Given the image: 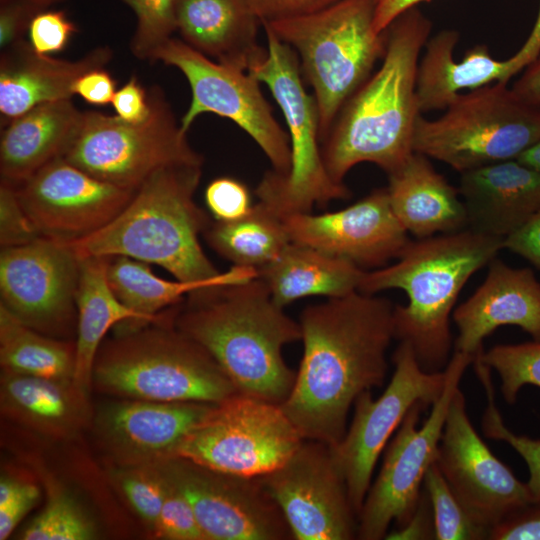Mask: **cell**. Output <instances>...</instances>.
<instances>
[{
    "mask_svg": "<svg viewBox=\"0 0 540 540\" xmlns=\"http://www.w3.org/2000/svg\"><path fill=\"white\" fill-rule=\"evenodd\" d=\"M435 462L469 515L489 530L532 503L526 483L516 478L474 429L459 387L450 400Z\"/></svg>",
    "mask_w": 540,
    "mask_h": 540,
    "instance_id": "cell-17",
    "label": "cell"
},
{
    "mask_svg": "<svg viewBox=\"0 0 540 540\" xmlns=\"http://www.w3.org/2000/svg\"><path fill=\"white\" fill-rule=\"evenodd\" d=\"M364 270L345 259L290 242L282 254L258 272L280 307L309 296L341 297L357 291Z\"/></svg>",
    "mask_w": 540,
    "mask_h": 540,
    "instance_id": "cell-30",
    "label": "cell"
},
{
    "mask_svg": "<svg viewBox=\"0 0 540 540\" xmlns=\"http://www.w3.org/2000/svg\"><path fill=\"white\" fill-rule=\"evenodd\" d=\"M467 229L505 238L540 210V173L517 159L460 173Z\"/></svg>",
    "mask_w": 540,
    "mask_h": 540,
    "instance_id": "cell-23",
    "label": "cell"
},
{
    "mask_svg": "<svg viewBox=\"0 0 540 540\" xmlns=\"http://www.w3.org/2000/svg\"><path fill=\"white\" fill-rule=\"evenodd\" d=\"M260 477L294 540L357 538V515L328 444L303 440L286 461Z\"/></svg>",
    "mask_w": 540,
    "mask_h": 540,
    "instance_id": "cell-16",
    "label": "cell"
},
{
    "mask_svg": "<svg viewBox=\"0 0 540 540\" xmlns=\"http://www.w3.org/2000/svg\"><path fill=\"white\" fill-rule=\"evenodd\" d=\"M517 160L540 173V139L525 150Z\"/></svg>",
    "mask_w": 540,
    "mask_h": 540,
    "instance_id": "cell-53",
    "label": "cell"
},
{
    "mask_svg": "<svg viewBox=\"0 0 540 540\" xmlns=\"http://www.w3.org/2000/svg\"><path fill=\"white\" fill-rule=\"evenodd\" d=\"M214 404L136 399L115 402L98 414L97 432L123 466L156 464L173 458L182 438Z\"/></svg>",
    "mask_w": 540,
    "mask_h": 540,
    "instance_id": "cell-21",
    "label": "cell"
},
{
    "mask_svg": "<svg viewBox=\"0 0 540 540\" xmlns=\"http://www.w3.org/2000/svg\"><path fill=\"white\" fill-rule=\"evenodd\" d=\"M255 276L251 268L232 265L207 281L166 280L155 275L148 263L126 256L110 257L107 264V280L112 291L146 325L157 322L162 310L177 305L193 291L244 282Z\"/></svg>",
    "mask_w": 540,
    "mask_h": 540,
    "instance_id": "cell-31",
    "label": "cell"
},
{
    "mask_svg": "<svg viewBox=\"0 0 540 540\" xmlns=\"http://www.w3.org/2000/svg\"><path fill=\"white\" fill-rule=\"evenodd\" d=\"M201 173L196 165L156 171L108 224L66 243L80 258L126 256L159 265L182 281L216 277L221 271L199 241L211 223L194 200Z\"/></svg>",
    "mask_w": 540,
    "mask_h": 540,
    "instance_id": "cell-5",
    "label": "cell"
},
{
    "mask_svg": "<svg viewBox=\"0 0 540 540\" xmlns=\"http://www.w3.org/2000/svg\"><path fill=\"white\" fill-rule=\"evenodd\" d=\"M423 488L428 494L437 540L489 539L490 530L473 520L456 498L436 462L428 468Z\"/></svg>",
    "mask_w": 540,
    "mask_h": 540,
    "instance_id": "cell-35",
    "label": "cell"
},
{
    "mask_svg": "<svg viewBox=\"0 0 540 540\" xmlns=\"http://www.w3.org/2000/svg\"><path fill=\"white\" fill-rule=\"evenodd\" d=\"M0 363L2 370L73 382L75 343L27 326L0 305Z\"/></svg>",
    "mask_w": 540,
    "mask_h": 540,
    "instance_id": "cell-33",
    "label": "cell"
},
{
    "mask_svg": "<svg viewBox=\"0 0 540 540\" xmlns=\"http://www.w3.org/2000/svg\"><path fill=\"white\" fill-rule=\"evenodd\" d=\"M116 480L133 510L155 531L167 486L161 463L124 466Z\"/></svg>",
    "mask_w": 540,
    "mask_h": 540,
    "instance_id": "cell-39",
    "label": "cell"
},
{
    "mask_svg": "<svg viewBox=\"0 0 540 540\" xmlns=\"http://www.w3.org/2000/svg\"><path fill=\"white\" fill-rule=\"evenodd\" d=\"M475 355L454 351L445 370L446 384L419 427L420 415L429 406L416 403L407 413L390 443L374 483L358 515L357 539H385L392 522L403 526L412 516L425 474L436 461L438 445L450 400Z\"/></svg>",
    "mask_w": 540,
    "mask_h": 540,
    "instance_id": "cell-11",
    "label": "cell"
},
{
    "mask_svg": "<svg viewBox=\"0 0 540 540\" xmlns=\"http://www.w3.org/2000/svg\"><path fill=\"white\" fill-rule=\"evenodd\" d=\"M160 463L167 477V486L155 534L170 540H207L187 496Z\"/></svg>",
    "mask_w": 540,
    "mask_h": 540,
    "instance_id": "cell-40",
    "label": "cell"
},
{
    "mask_svg": "<svg viewBox=\"0 0 540 540\" xmlns=\"http://www.w3.org/2000/svg\"><path fill=\"white\" fill-rule=\"evenodd\" d=\"M279 404L243 393L215 403L177 445L174 456L206 468L262 476L303 442Z\"/></svg>",
    "mask_w": 540,
    "mask_h": 540,
    "instance_id": "cell-12",
    "label": "cell"
},
{
    "mask_svg": "<svg viewBox=\"0 0 540 540\" xmlns=\"http://www.w3.org/2000/svg\"><path fill=\"white\" fill-rule=\"evenodd\" d=\"M480 358L498 373L500 390L508 404H514L525 385L540 388V341L502 344L480 350Z\"/></svg>",
    "mask_w": 540,
    "mask_h": 540,
    "instance_id": "cell-37",
    "label": "cell"
},
{
    "mask_svg": "<svg viewBox=\"0 0 540 540\" xmlns=\"http://www.w3.org/2000/svg\"><path fill=\"white\" fill-rule=\"evenodd\" d=\"M14 186L40 235L60 242L76 241L101 229L135 192L102 181L62 156Z\"/></svg>",
    "mask_w": 540,
    "mask_h": 540,
    "instance_id": "cell-19",
    "label": "cell"
},
{
    "mask_svg": "<svg viewBox=\"0 0 540 540\" xmlns=\"http://www.w3.org/2000/svg\"><path fill=\"white\" fill-rule=\"evenodd\" d=\"M40 498L39 488L25 482L19 493L6 505L0 507V539H7L24 516Z\"/></svg>",
    "mask_w": 540,
    "mask_h": 540,
    "instance_id": "cell-51",
    "label": "cell"
},
{
    "mask_svg": "<svg viewBox=\"0 0 540 540\" xmlns=\"http://www.w3.org/2000/svg\"><path fill=\"white\" fill-rule=\"evenodd\" d=\"M135 13L137 26L131 41L132 53L141 60H155L159 49L177 30V0H121Z\"/></svg>",
    "mask_w": 540,
    "mask_h": 540,
    "instance_id": "cell-38",
    "label": "cell"
},
{
    "mask_svg": "<svg viewBox=\"0 0 540 540\" xmlns=\"http://www.w3.org/2000/svg\"><path fill=\"white\" fill-rule=\"evenodd\" d=\"M459 334L454 351L475 355L497 328L514 325L540 341V282L530 268L494 258L483 283L452 313Z\"/></svg>",
    "mask_w": 540,
    "mask_h": 540,
    "instance_id": "cell-22",
    "label": "cell"
},
{
    "mask_svg": "<svg viewBox=\"0 0 540 540\" xmlns=\"http://www.w3.org/2000/svg\"><path fill=\"white\" fill-rule=\"evenodd\" d=\"M109 258H81L73 383L86 395L92 384L96 356L109 329L118 325L119 331L125 332L146 326L141 316L112 291L107 280Z\"/></svg>",
    "mask_w": 540,
    "mask_h": 540,
    "instance_id": "cell-28",
    "label": "cell"
},
{
    "mask_svg": "<svg viewBox=\"0 0 540 540\" xmlns=\"http://www.w3.org/2000/svg\"><path fill=\"white\" fill-rule=\"evenodd\" d=\"M267 55L250 69L271 91L283 113L290 141L291 165L285 174L266 173L255 193L259 202L280 217L310 213L313 206L347 199L351 191L335 182L324 165L319 133V116L313 95L301 78L296 52L262 24Z\"/></svg>",
    "mask_w": 540,
    "mask_h": 540,
    "instance_id": "cell-8",
    "label": "cell"
},
{
    "mask_svg": "<svg viewBox=\"0 0 540 540\" xmlns=\"http://www.w3.org/2000/svg\"><path fill=\"white\" fill-rule=\"evenodd\" d=\"M337 1L339 0H247L260 23L311 14Z\"/></svg>",
    "mask_w": 540,
    "mask_h": 540,
    "instance_id": "cell-46",
    "label": "cell"
},
{
    "mask_svg": "<svg viewBox=\"0 0 540 540\" xmlns=\"http://www.w3.org/2000/svg\"><path fill=\"white\" fill-rule=\"evenodd\" d=\"M27 31L31 47L47 55L63 50L77 27L63 11L42 10L32 18Z\"/></svg>",
    "mask_w": 540,
    "mask_h": 540,
    "instance_id": "cell-43",
    "label": "cell"
},
{
    "mask_svg": "<svg viewBox=\"0 0 540 540\" xmlns=\"http://www.w3.org/2000/svg\"><path fill=\"white\" fill-rule=\"evenodd\" d=\"M149 325L102 343L92 384L123 398L157 402L219 403L238 392L215 359L175 326L174 306Z\"/></svg>",
    "mask_w": 540,
    "mask_h": 540,
    "instance_id": "cell-6",
    "label": "cell"
},
{
    "mask_svg": "<svg viewBox=\"0 0 540 540\" xmlns=\"http://www.w3.org/2000/svg\"><path fill=\"white\" fill-rule=\"evenodd\" d=\"M376 0H339L311 14L264 22L297 54L313 90L320 140L386 49L374 26Z\"/></svg>",
    "mask_w": 540,
    "mask_h": 540,
    "instance_id": "cell-7",
    "label": "cell"
},
{
    "mask_svg": "<svg viewBox=\"0 0 540 540\" xmlns=\"http://www.w3.org/2000/svg\"><path fill=\"white\" fill-rule=\"evenodd\" d=\"M0 47L5 50L20 42L32 18L44 10L24 0L0 1Z\"/></svg>",
    "mask_w": 540,
    "mask_h": 540,
    "instance_id": "cell-44",
    "label": "cell"
},
{
    "mask_svg": "<svg viewBox=\"0 0 540 540\" xmlns=\"http://www.w3.org/2000/svg\"><path fill=\"white\" fill-rule=\"evenodd\" d=\"M474 360L475 372L487 396V406L482 417L483 434L486 438L508 443L523 458L529 471L526 485L532 503L540 502V439L515 434L505 425L495 403L491 368L482 362L479 355Z\"/></svg>",
    "mask_w": 540,
    "mask_h": 540,
    "instance_id": "cell-36",
    "label": "cell"
},
{
    "mask_svg": "<svg viewBox=\"0 0 540 540\" xmlns=\"http://www.w3.org/2000/svg\"><path fill=\"white\" fill-rule=\"evenodd\" d=\"M161 61L183 73L191 88V102L180 120L187 133L203 113L227 118L245 131L264 152L274 172L285 174L291 165L287 131L276 120L260 81L249 71L219 63L171 38L159 49Z\"/></svg>",
    "mask_w": 540,
    "mask_h": 540,
    "instance_id": "cell-14",
    "label": "cell"
},
{
    "mask_svg": "<svg viewBox=\"0 0 540 540\" xmlns=\"http://www.w3.org/2000/svg\"><path fill=\"white\" fill-rule=\"evenodd\" d=\"M491 540H540V502L514 512L491 528Z\"/></svg>",
    "mask_w": 540,
    "mask_h": 540,
    "instance_id": "cell-45",
    "label": "cell"
},
{
    "mask_svg": "<svg viewBox=\"0 0 540 540\" xmlns=\"http://www.w3.org/2000/svg\"><path fill=\"white\" fill-rule=\"evenodd\" d=\"M540 139V110L506 83L459 93L434 120L418 117L414 152L459 173L517 159Z\"/></svg>",
    "mask_w": 540,
    "mask_h": 540,
    "instance_id": "cell-9",
    "label": "cell"
},
{
    "mask_svg": "<svg viewBox=\"0 0 540 540\" xmlns=\"http://www.w3.org/2000/svg\"><path fill=\"white\" fill-rule=\"evenodd\" d=\"M42 237L24 210L15 186L1 181L0 185V245L1 248L30 243Z\"/></svg>",
    "mask_w": 540,
    "mask_h": 540,
    "instance_id": "cell-41",
    "label": "cell"
},
{
    "mask_svg": "<svg viewBox=\"0 0 540 540\" xmlns=\"http://www.w3.org/2000/svg\"><path fill=\"white\" fill-rule=\"evenodd\" d=\"M0 1H5V0H0ZM24 1L30 2L40 8L45 9L46 7L50 5H53L55 3L62 2L65 0H24Z\"/></svg>",
    "mask_w": 540,
    "mask_h": 540,
    "instance_id": "cell-54",
    "label": "cell"
},
{
    "mask_svg": "<svg viewBox=\"0 0 540 540\" xmlns=\"http://www.w3.org/2000/svg\"><path fill=\"white\" fill-rule=\"evenodd\" d=\"M503 247L525 258L540 270V210L506 236Z\"/></svg>",
    "mask_w": 540,
    "mask_h": 540,
    "instance_id": "cell-49",
    "label": "cell"
},
{
    "mask_svg": "<svg viewBox=\"0 0 540 540\" xmlns=\"http://www.w3.org/2000/svg\"><path fill=\"white\" fill-rule=\"evenodd\" d=\"M206 206L216 221H233L247 215L253 205L248 187L232 177H218L205 189Z\"/></svg>",
    "mask_w": 540,
    "mask_h": 540,
    "instance_id": "cell-42",
    "label": "cell"
},
{
    "mask_svg": "<svg viewBox=\"0 0 540 540\" xmlns=\"http://www.w3.org/2000/svg\"><path fill=\"white\" fill-rule=\"evenodd\" d=\"M431 21L411 7L385 30L382 64L350 96L321 142L327 172L337 183L355 165L369 162L387 175L414 153L419 57L429 39Z\"/></svg>",
    "mask_w": 540,
    "mask_h": 540,
    "instance_id": "cell-3",
    "label": "cell"
},
{
    "mask_svg": "<svg viewBox=\"0 0 540 540\" xmlns=\"http://www.w3.org/2000/svg\"><path fill=\"white\" fill-rule=\"evenodd\" d=\"M96 527L77 500L63 489L48 488L42 511L23 529V540H89Z\"/></svg>",
    "mask_w": 540,
    "mask_h": 540,
    "instance_id": "cell-34",
    "label": "cell"
},
{
    "mask_svg": "<svg viewBox=\"0 0 540 540\" xmlns=\"http://www.w3.org/2000/svg\"><path fill=\"white\" fill-rule=\"evenodd\" d=\"M392 360L395 369L383 393L377 399L371 390L361 393L354 402L349 428L337 444L330 446L357 519L378 458L391 436L416 403L432 406L446 384V370L424 371L406 342L399 343Z\"/></svg>",
    "mask_w": 540,
    "mask_h": 540,
    "instance_id": "cell-13",
    "label": "cell"
},
{
    "mask_svg": "<svg viewBox=\"0 0 540 540\" xmlns=\"http://www.w3.org/2000/svg\"><path fill=\"white\" fill-rule=\"evenodd\" d=\"M283 309L256 277L191 292L174 306V323L215 359L239 393L280 405L296 378L282 350L302 337L299 321Z\"/></svg>",
    "mask_w": 540,
    "mask_h": 540,
    "instance_id": "cell-2",
    "label": "cell"
},
{
    "mask_svg": "<svg viewBox=\"0 0 540 540\" xmlns=\"http://www.w3.org/2000/svg\"><path fill=\"white\" fill-rule=\"evenodd\" d=\"M394 307L387 298L357 290L303 309V356L280 404L303 439L337 444L357 397L384 384Z\"/></svg>",
    "mask_w": 540,
    "mask_h": 540,
    "instance_id": "cell-1",
    "label": "cell"
},
{
    "mask_svg": "<svg viewBox=\"0 0 540 540\" xmlns=\"http://www.w3.org/2000/svg\"><path fill=\"white\" fill-rule=\"evenodd\" d=\"M108 46L97 47L77 60L55 59L37 53L21 40L1 53L0 113L4 123L33 107L71 99L76 80L84 73L104 68L111 60Z\"/></svg>",
    "mask_w": 540,
    "mask_h": 540,
    "instance_id": "cell-24",
    "label": "cell"
},
{
    "mask_svg": "<svg viewBox=\"0 0 540 540\" xmlns=\"http://www.w3.org/2000/svg\"><path fill=\"white\" fill-rule=\"evenodd\" d=\"M84 113L70 99L39 104L5 124L0 139L1 181L17 185L63 156Z\"/></svg>",
    "mask_w": 540,
    "mask_h": 540,
    "instance_id": "cell-27",
    "label": "cell"
},
{
    "mask_svg": "<svg viewBox=\"0 0 540 540\" xmlns=\"http://www.w3.org/2000/svg\"><path fill=\"white\" fill-rule=\"evenodd\" d=\"M151 112L140 123L117 115L84 112L82 125L63 158L107 183L136 191L156 171L180 165H203L190 145L163 92H149Z\"/></svg>",
    "mask_w": 540,
    "mask_h": 540,
    "instance_id": "cell-10",
    "label": "cell"
},
{
    "mask_svg": "<svg viewBox=\"0 0 540 540\" xmlns=\"http://www.w3.org/2000/svg\"><path fill=\"white\" fill-rule=\"evenodd\" d=\"M512 90L525 103L540 110V56L525 68Z\"/></svg>",
    "mask_w": 540,
    "mask_h": 540,
    "instance_id": "cell-52",
    "label": "cell"
},
{
    "mask_svg": "<svg viewBox=\"0 0 540 540\" xmlns=\"http://www.w3.org/2000/svg\"><path fill=\"white\" fill-rule=\"evenodd\" d=\"M81 258L66 242L40 237L1 248V303L27 326L51 337L69 335L77 320Z\"/></svg>",
    "mask_w": 540,
    "mask_h": 540,
    "instance_id": "cell-15",
    "label": "cell"
},
{
    "mask_svg": "<svg viewBox=\"0 0 540 540\" xmlns=\"http://www.w3.org/2000/svg\"><path fill=\"white\" fill-rule=\"evenodd\" d=\"M111 103L116 115L131 123L145 121L151 112L149 94L135 76L116 90Z\"/></svg>",
    "mask_w": 540,
    "mask_h": 540,
    "instance_id": "cell-47",
    "label": "cell"
},
{
    "mask_svg": "<svg viewBox=\"0 0 540 540\" xmlns=\"http://www.w3.org/2000/svg\"><path fill=\"white\" fill-rule=\"evenodd\" d=\"M386 188L397 219L417 239L467 229L458 188L438 173L425 155L414 152L388 174Z\"/></svg>",
    "mask_w": 540,
    "mask_h": 540,
    "instance_id": "cell-26",
    "label": "cell"
},
{
    "mask_svg": "<svg viewBox=\"0 0 540 540\" xmlns=\"http://www.w3.org/2000/svg\"><path fill=\"white\" fill-rule=\"evenodd\" d=\"M162 463L190 501L207 540L293 539L260 476L220 472L179 457Z\"/></svg>",
    "mask_w": 540,
    "mask_h": 540,
    "instance_id": "cell-18",
    "label": "cell"
},
{
    "mask_svg": "<svg viewBox=\"0 0 540 540\" xmlns=\"http://www.w3.org/2000/svg\"><path fill=\"white\" fill-rule=\"evenodd\" d=\"M387 540L435 539L434 519L431 503L423 488L417 506L410 519L401 527L388 532Z\"/></svg>",
    "mask_w": 540,
    "mask_h": 540,
    "instance_id": "cell-48",
    "label": "cell"
},
{
    "mask_svg": "<svg viewBox=\"0 0 540 540\" xmlns=\"http://www.w3.org/2000/svg\"><path fill=\"white\" fill-rule=\"evenodd\" d=\"M86 394L72 381L2 370L0 403L3 414L51 437L78 432L89 418Z\"/></svg>",
    "mask_w": 540,
    "mask_h": 540,
    "instance_id": "cell-29",
    "label": "cell"
},
{
    "mask_svg": "<svg viewBox=\"0 0 540 540\" xmlns=\"http://www.w3.org/2000/svg\"><path fill=\"white\" fill-rule=\"evenodd\" d=\"M116 82L104 68L90 70L81 75L73 85L74 95H79L92 105H106L112 102L116 92Z\"/></svg>",
    "mask_w": 540,
    "mask_h": 540,
    "instance_id": "cell-50",
    "label": "cell"
},
{
    "mask_svg": "<svg viewBox=\"0 0 540 540\" xmlns=\"http://www.w3.org/2000/svg\"><path fill=\"white\" fill-rule=\"evenodd\" d=\"M503 239L465 229L410 240L396 263L364 271L358 291L403 290L408 303L394 307L395 339L412 347L424 371H442L452 356L450 317L459 293L496 258Z\"/></svg>",
    "mask_w": 540,
    "mask_h": 540,
    "instance_id": "cell-4",
    "label": "cell"
},
{
    "mask_svg": "<svg viewBox=\"0 0 540 540\" xmlns=\"http://www.w3.org/2000/svg\"><path fill=\"white\" fill-rule=\"evenodd\" d=\"M414 1L421 3L423 1H429V0H414Z\"/></svg>",
    "mask_w": 540,
    "mask_h": 540,
    "instance_id": "cell-55",
    "label": "cell"
},
{
    "mask_svg": "<svg viewBox=\"0 0 540 540\" xmlns=\"http://www.w3.org/2000/svg\"><path fill=\"white\" fill-rule=\"evenodd\" d=\"M291 242L345 259L360 268H378L397 259L410 239L394 214L387 188L373 190L334 212L283 217Z\"/></svg>",
    "mask_w": 540,
    "mask_h": 540,
    "instance_id": "cell-20",
    "label": "cell"
},
{
    "mask_svg": "<svg viewBox=\"0 0 540 540\" xmlns=\"http://www.w3.org/2000/svg\"><path fill=\"white\" fill-rule=\"evenodd\" d=\"M176 19L183 41L219 63L249 71L267 55L247 0H177Z\"/></svg>",
    "mask_w": 540,
    "mask_h": 540,
    "instance_id": "cell-25",
    "label": "cell"
},
{
    "mask_svg": "<svg viewBox=\"0 0 540 540\" xmlns=\"http://www.w3.org/2000/svg\"><path fill=\"white\" fill-rule=\"evenodd\" d=\"M203 235L234 266L257 272L274 262L291 242L283 218L261 202L240 219L211 222Z\"/></svg>",
    "mask_w": 540,
    "mask_h": 540,
    "instance_id": "cell-32",
    "label": "cell"
}]
</instances>
